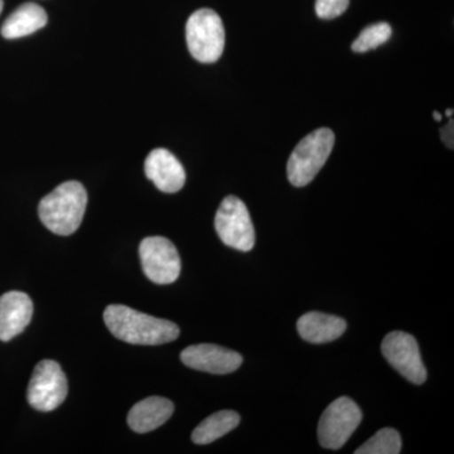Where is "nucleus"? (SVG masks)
<instances>
[{
  "label": "nucleus",
  "instance_id": "nucleus-6",
  "mask_svg": "<svg viewBox=\"0 0 454 454\" xmlns=\"http://www.w3.org/2000/svg\"><path fill=\"white\" fill-rule=\"evenodd\" d=\"M215 229L221 241L232 249L250 252L255 245V230L247 206L235 196L221 202L215 217Z\"/></svg>",
  "mask_w": 454,
  "mask_h": 454
},
{
  "label": "nucleus",
  "instance_id": "nucleus-10",
  "mask_svg": "<svg viewBox=\"0 0 454 454\" xmlns=\"http://www.w3.org/2000/svg\"><path fill=\"white\" fill-rule=\"evenodd\" d=\"M181 360L191 369L216 375L234 372L243 364V356L232 349L210 343L193 345L181 352Z\"/></svg>",
  "mask_w": 454,
  "mask_h": 454
},
{
  "label": "nucleus",
  "instance_id": "nucleus-19",
  "mask_svg": "<svg viewBox=\"0 0 454 454\" xmlns=\"http://www.w3.org/2000/svg\"><path fill=\"white\" fill-rule=\"evenodd\" d=\"M349 0H317L316 13L322 20H333L345 13Z\"/></svg>",
  "mask_w": 454,
  "mask_h": 454
},
{
  "label": "nucleus",
  "instance_id": "nucleus-22",
  "mask_svg": "<svg viewBox=\"0 0 454 454\" xmlns=\"http://www.w3.org/2000/svg\"><path fill=\"white\" fill-rule=\"evenodd\" d=\"M446 115L448 116V118L452 119V116H453V109H448V110H447V112H446Z\"/></svg>",
  "mask_w": 454,
  "mask_h": 454
},
{
  "label": "nucleus",
  "instance_id": "nucleus-1",
  "mask_svg": "<svg viewBox=\"0 0 454 454\" xmlns=\"http://www.w3.org/2000/svg\"><path fill=\"white\" fill-rule=\"evenodd\" d=\"M104 321L116 339L131 345L157 346L172 342L179 336L178 325L129 309L112 304L104 312Z\"/></svg>",
  "mask_w": 454,
  "mask_h": 454
},
{
  "label": "nucleus",
  "instance_id": "nucleus-21",
  "mask_svg": "<svg viewBox=\"0 0 454 454\" xmlns=\"http://www.w3.org/2000/svg\"><path fill=\"white\" fill-rule=\"evenodd\" d=\"M433 118H434L435 121H442V115L438 112L433 113Z\"/></svg>",
  "mask_w": 454,
  "mask_h": 454
},
{
  "label": "nucleus",
  "instance_id": "nucleus-7",
  "mask_svg": "<svg viewBox=\"0 0 454 454\" xmlns=\"http://www.w3.org/2000/svg\"><path fill=\"white\" fill-rule=\"evenodd\" d=\"M67 393V379L61 366L52 360L38 363L27 391L29 405L35 411H52L65 402Z\"/></svg>",
  "mask_w": 454,
  "mask_h": 454
},
{
  "label": "nucleus",
  "instance_id": "nucleus-12",
  "mask_svg": "<svg viewBox=\"0 0 454 454\" xmlns=\"http://www.w3.org/2000/svg\"><path fill=\"white\" fill-rule=\"evenodd\" d=\"M33 301L23 292H8L0 295V340L8 342L31 324Z\"/></svg>",
  "mask_w": 454,
  "mask_h": 454
},
{
  "label": "nucleus",
  "instance_id": "nucleus-18",
  "mask_svg": "<svg viewBox=\"0 0 454 454\" xmlns=\"http://www.w3.org/2000/svg\"><path fill=\"white\" fill-rule=\"evenodd\" d=\"M391 27L389 23L380 22L366 27L352 43V51L357 53L367 52L381 46L390 40Z\"/></svg>",
  "mask_w": 454,
  "mask_h": 454
},
{
  "label": "nucleus",
  "instance_id": "nucleus-14",
  "mask_svg": "<svg viewBox=\"0 0 454 454\" xmlns=\"http://www.w3.org/2000/svg\"><path fill=\"white\" fill-rule=\"evenodd\" d=\"M298 333L310 343H327L340 339L348 324L340 317L321 312H309L298 319Z\"/></svg>",
  "mask_w": 454,
  "mask_h": 454
},
{
  "label": "nucleus",
  "instance_id": "nucleus-9",
  "mask_svg": "<svg viewBox=\"0 0 454 454\" xmlns=\"http://www.w3.org/2000/svg\"><path fill=\"white\" fill-rule=\"evenodd\" d=\"M381 351L387 363L397 372L415 385L427 380V370L420 356L419 346L411 334L394 331L387 334L381 343Z\"/></svg>",
  "mask_w": 454,
  "mask_h": 454
},
{
  "label": "nucleus",
  "instance_id": "nucleus-23",
  "mask_svg": "<svg viewBox=\"0 0 454 454\" xmlns=\"http://www.w3.org/2000/svg\"><path fill=\"white\" fill-rule=\"evenodd\" d=\"M3 7H4V3H3V0H0V14H2Z\"/></svg>",
  "mask_w": 454,
  "mask_h": 454
},
{
  "label": "nucleus",
  "instance_id": "nucleus-8",
  "mask_svg": "<svg viewBox=\"0 0 454 454\" xmlns=\"http://www.w3.org/2000/svg\"><path fill=\"white\" fill-rule=\"evenodd\" d=\"M140 262L148 279L160 286L175 283L181 274L177 247L162 236L145 238L139 247Z\"/></svg>",
  "mask_w": 454,
  "mask_h": 454
},
{
  "label": "nucleus",
  "instance_id": "nucleus-17",
  "mask_svg": "<svg viewBox=\"0 0 454 454\" xmlns=\"http://www.w3.org/2000/svg\"><path fill=\"white\" fill-rule=\"evenodd\" d=\"M402 452V438L393 428L379 430L373 437L358 447L356 454H397Z\"/></svg>",
  "mask_w": 454,
  "mask_h": 454
},
{
  "label": "nucleus",
  "instance_id": "nucleus-3",
  "mask_svg": "<svg viewBox=\"0 0 454 454\" xmlns=\"http://www.w3.org/2000/svg\"><path fill=\"white\" fill-rule=\"evenodd\" d=\"M333 145L334 133L328 128H321L304 137L286 164V173L293 186L304 187L310 184L327 162Z\"/></svg>",
  "mask_w": 454,
  "mask_h": 454
},
{
  "label": "nucleus",
  "instance_id": "nucleus-15",
  "mask_svg": "<svg viewBox=\"0 0 454 454\" xmlns=\"http://www.w3.org/2000/svg\"><path fill=\"white\" fill-rule=\"evenodd\" d=\"M49 22L46 11L35 3H25L18 7L3 23L2 32L5 40H17L40 31Z\"/></svg>",
  "mask_w": 454,
  "mask_h": 454
},
{
  "label": "nucleus",
  "instance_id": "nucleus-5",
  "mask_svg": "<svg viewBox=\"0 0 454 454\" xmlns=\"http://www.w3.org/2000/svg\"><path fill=\"white\" fill-rule=\"evenodd\" d=\"M363 420V413L354 400L339 397L327 406L319 419L318 441L327 450H340L351 438Z\"/></svg>",
  "mask_w": 454,
  "mask_h": 454
},
{
  "label": "nucleus",
  "instance_id": "nucleus-11",
  "mask_svg": "<svg viewBox=\"0 0 454 454\" xmlns=\"http://www.w3.org/2000/svg\"><path fill=\"white\" fill-rule=\"evenodd\" d=\"M146 178L164 193H176L186 184V170L175 154L164 148L152 151L145 163Z\"/></svg>",
  "mask_w": 454,
  "mask_h": 454
},
{
  "label": "nucleus",
  "instance_id": "nucleus-16",
  "mask_svg": "<svg viewBox=\"0 0 454 454\" xmlns=\"http://www.w3.org/2000/svg\"><path fill=\"white\" fill-rule=\"evenodd\" d=\"M240 424V415L232 411H221L210 415L192 433L193 443L210 444L223 437Z\"/></svg>",
  "mask_w": 454,
  "mask_h": 454
},
{
  "label": "nucleus",
  "instance_id": "nucleus-4",
  "mask_svg": "<svg viewBox=\"0 0 454 454\" xmlns=\"http://www.w3.org/2000/svg\"><path fill=\"white\" fill-rule=\"evenodd\" d=\"M188 50L202 64L219 61L225 49V28L223 20L212 9L203 8L188 18L186 25Z\"/></svg>",
  "mask_w": 454,
  "mask_h": 454
},
{
  "label": "nucleus",
  "instance_id": "nucleus-2",
  "mask_svg": "<svg viewBox=\"0 0 454 454\" xmlns=\"http://www.w3.org/2000/svg\"><path fill=\"white\" fill-rule=\"evenodd\" d=\"M88 192L80 182L68 181L59 184L38 206L42 223L59 236L73 235L83 220Z\"/></svg>",
  "mask_w": 454,
  "mask_h": 454
},
{
  "label": "nucleus",
  "instance_id": "nucleus-20",
  "mask_svg": "<svg viewBox=\"0 0 454 454\" xmlns=\"http://www.w3.org/2000/svg\"><path fill=\"white\" fill-rule=\"evenodd\" d=\"M453 121L450 119V121L448 122L446 127L442 128L441 129V137L442 140H443L444 143H446V145L448 148L453 149Z\"/></svg>",
  "mask_w": 454,
  "mask_h": 454
},
{
  "label": "nucleus",
  "instance_id": "nucleus-13",
  "mask_svg": "<svg viewBox=\"0 0 454 454\" xmlns=\"http://www.w3.org/2000/svg\"><path fill=\"white\" fill-rule=\"evenodd\" d=\"M173 411L175 405L166 397H146L130 409L128 424L134 432H152L163 426L172 417Z\"/></svg>",
  "mask_w": 454,
  "mask_h": 454
}]
</instances>
